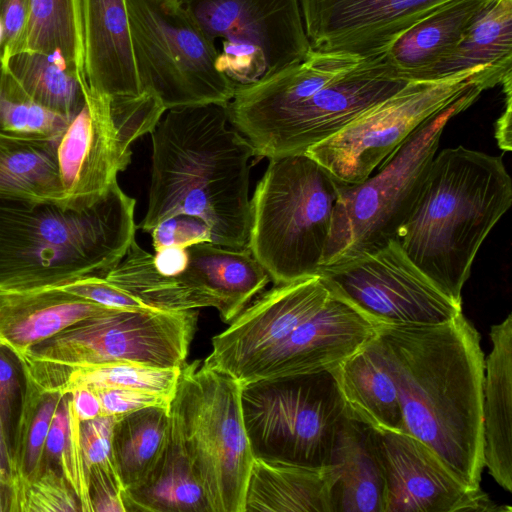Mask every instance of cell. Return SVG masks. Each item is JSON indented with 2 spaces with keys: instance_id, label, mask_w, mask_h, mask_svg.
<instances>
[{
  "instance_id": "obj_19",
  "label": "cell",
  "mask_w": 512,
  "mask_h": 512,
  "mask_svg": "<svg viewBox=\"0 0 512 512\" xmlns=\"http://www.w3.org/2000/svg\"><path fill=\"white\" fill-rule=\"evenodd\" d=\"M313 50L367 58L452 0H299Z\"/></svg>"
},
{
  "instance_id": "obj_2",
  "label": "cell",
  "mask_w": 512,
  "mask_h": 512,
  "mask_svg": "<svg viewBox=\"0 0 512 512\" xmlns=\"http://www.w3.org/2000/svg\"><path fill=\"white\" fill-rule=\"evenodd\" d=\"M164 114L150 132L151 181L139 227L150 233L162 221L187 215L207 226L212 243L247 248L251 145L229 126L226 106H184Z\"/></svg>"
},
{
  "instance_id": "obj_35",
  "label": "cell",
  "mask_w": 512,
  "mask_h": 512,
  "mask_svg": "<svg viewBox=\"0 0 512 512\" xmlns=\"http://www.w3.org/2000/svg\"><path fill=\"white\" fill-rule=\"evenodd\" d=\"M24 386L10 455L12 493L37 475L54 412L64 394L42 391L23 378Z\"/></svg>"
},
{
  "instance_id": "obj_20",
  "label": "cell",
  "mask_w": 512,
  "mask_h": 512,
  "mask_svg": "<svg viewBox=\"0 0 512 512\" xmlns=\"http://www.w3.org/2000/svg\"><path fill=\"white\" fill-rule=\"evenodd\" d=\"M375 334V323L330 292L319 311L254 361L237 381L330 371Z\"/></svg>"
},
{
  "instance_id": "obj_46",
  "label": "cell",
  "mask_w": 512,
  "mask_h": 512,
  "mask_svg": "<svg viewBox=\"0 0 512 512\" xmlns=\"http://www.w3.org/2000/svg\"><path fill=\"white\" fill-rule=\"evenodd\" d=\"M188 261L187 247L171 246L156 251L153 262L157 271L166 276L181 272Z\"/></svg>"
},
{
  "instance_id": "obj_42",
  "label": "cell",
  "mask_w": 512,
  "mask_h": 512,
  "mask_svg": "<svg viewBox=\"0 0 512 512\" xmlns=\"http://www.w3.org/2000/svg\"><path fill=\"white\" fill-rule=\"evenodd\" d=\"M70 393L60 400L47 434L42 464L58 469L64 476L68 466L71 444V425L69 417Z\"/></svg>"
},
{
  "instance_id": "obj_36",
  "label": "cell",
  "mask_w": 512,
  "mask_h": 512,
  "mask_svg": "<svg viewBox=\"0 0 512 512\" xmlns=\"http://www.w3.org/2000/svg\"><path fill=\"white\" fill-rule=\"evenodd\" d=\"M70 121L32 100L0 62V134L60 139Z\"/></svg>"
},
{
  "instance_id": "obj_43",
  "label": "cell",
  "mask_w": 512,
  "mask_h": 512,
  "mask_svg": "<svg viewBox=\"0 0 512 512\" xmlns=\"http://www.w3.org/2000/svg\"><path fill=\"white\" fill-rule=\"evenodd\" d=\"M88 485L92 512H126L124 486L116 470L91 468Z\"/></svg>"
},
{
  "instance_id": "obj_26",
  "label": "cell",
  "mask_w": 512,
  "mask_h": 512,
  "mask_svg": "<svg viewBox=\"0 0 512 512\" xmlns=\"http://www.w3.org/2000/svg\"><path fill=\"white\" fill-rule=\"evenodd\" d=\"M493 0H452L403 33L385 51L398 75L421 81L432 66L445 58L465 31Z\"/></svg>"
},
{
  "instance_id": "obj_8",
  "label": "cell",
  "mask_w": 512,
  "mask_h": 512,
  "mask_svg": "<svg viewBox=\"0 0 512 512\" xmlns=\"http://www.w3.org/2000/svg\"><path fill=\"white\" fill-rule=\"evenodd\" d=\"M210 512H244L253 462L241 409V383L185 362L170 402Z\"/></svg>"
},
{
  "instance_id": "obj_13",
  "label": "cell",
  "mask_w": 512,
  "mask_h": 512,
  "mask_svg": "<svg viewBox=\"0 0 512 512\" xmlns=\"http://www.w3.org/2000/svg\"><path fill=\"white\" fill-rule=\"evenodd\" d=\"M215 42L217 67L236 86L305 60L313 50L299 0H179Z\"/></svg>"
},
{
  "instance_id": "obj_16",
  "label": "cell",
  "mask_w": 512,
  "mask_h": 512,
  "mask_svg": "<svg viewBox=\"0 0 512 512\" xmlns=\"http://www.w3.org/2000/svg\"><path fill=\"white\" fill-rule=\"evenodd\" d=\"M85 102L58 142L57 155L63 197L59 205L90 207L117 182L131 162L132 144L139 137L113 112L111 97L87 85Z\"/></svg>"
},
{
  "instance_id": "obj_44",
  "label": "cell",
  "mask_w": 512,
  "mask_h": 512,
  "mask_svg": "<svg viewBox=\"0 0 512 512\" xmlns=\"http://www.w3.org/2000/svg\"><path fill=\"white\" fill-rule=\"evenodd\" d=\"M28 14L29 0H0V22L3 27L0 62L21 51Z\"/></svg>"
},
{
  "instance_id": "obj_22",
  "label": "cell",
  "mask_w": 512,
  "mask_h": 512,
  "mask_svg": "<svg viewBox=\"0 0 512 512\" xmlns=\"http://www.w3.org/2000/svg\"><path fill=\"white\" fill-rule=\"evenodd\" d=\"M325 472L331 512H384L385 480L374 429L347 418Z\"/></svg>"
},
{
  "instance_id": "obj_21",
  "label": "cell",
  "mask_w": 512,
  "mask_h": 512,
  "mask_svg": "<svg viewBox=\"0 0 512 512\" xmlns=\"http://www.w3.org/2000/svg\"><path fill=\"white\" fill-rule=\"evenodd\" d=\"M82 5L89 87L110 97L142 94L126 0H82Z\"/></svg>"
},
{
  "instance_id": "obj_38",
  "label": "cell",
  "mask_w": 512,
  "mask_h": 512,
  "mask_svg": "<svg viewBox=\"0 0 512 512\" xmlns=\"http://www.w3.org/2000/svg\"><path fill=\"white\" fill-rule=\"evenodd\" d=\"M116 418L113 415H100L91 420L80 421V443L87 474L94 467L116 470L112 452Z\"/></svg>"
},
{
  "instance_id": "obj_14",
  "label": "cell",
  "mask_w": 512,
  "mask_h": 512,
  "mask_svg": "<svg viewBox=\"0 0 512 512\" xmlns=\"http://www.w3.org/2000/svg\"><path fill=\"white\" fill-rule=\"evenodd\" d=\"M477 70L437 81H411L367 110L306 154L347 184L368 178L424 122L437 115L471 86L489 84Z\"/></svg>"
},
{
  "instance_id": "obj_47",
  "label": "cell",
  "mask_w": 512,
  "mask_h": 512,
  "mask_svg": "<svg viewBox=\"0 0 512 512\" xmlns=\"http://www.w3.org/2000/svg\"><path fill=\"white\" fill-rule=\"evenodd\" d=\"M70 395L73 409L80 421L102 415L101 403L94 390L81 387L73 390Z\"/></svg>"
},
{
  "instance_id": "obj_50",
  "label": "cell",
  "mask_w": 512,
  "mask_h": 512,
  "mask_svg": "<svg viewBox=\"0 0 512 512\" xmlns=\"http://www.w3.org/2000/svg\"><path fill=\"white\" fill-rule=\"evenodd\" d=\"M9 511V491L0 483V512Z\"/></svg>"
},
{
  "instance_id": "obj_18",
  "label": "cell",
  "mask_w": 512,
  "mask_h": 512,
  "mask_svg": "<svg viewBox=\"0 0 512 512\" xmlns=\"http://www.w3.org/2000/svg\"><path fill=\"white\" fill-rule=\"evenodd\" d=\"M329 296L320 276L274 285L213 337L203 364L238 380L254 361L319 311Z\"/></svg>"
},
{
  "instance_id": "obj_45",
  "label": "cell",
  "mask_w": 512,
  "mask_h": 512,
  "mask_svg": "<svg viewBox=\"0 0 512 512\" xmlns=\"http://www.w3.org/2000/svg\"><path fill=\"white\" fill-rule=\"evenodd\" d=\"M94 391L100 400L102 415L118 417L147 406H170L171 402L163 396L135 390L107 388Z\"/></svg>"
},
{
  "instance_id": "obj_30",
  "label": "cell",
  "mask_w": 512,
  "mask_h": 512,
  "mask_svg": "<svg viewBox=\"0 0 512 512\" xmlns=\"http://www.w3.org/2000/svg\"><path fill=\"white\" fill-rule=\"evenodd\" d=\"M331 512L325 470L253 459L244 512Z\"/></svg>"
},
{
  "instance_id": "obj_51",
  "label": "cell",
  "mask_w": 512,
  "mask_h": 512,
  "mask_svg": "<svg viewBox=\"0 0 512 512\" xmlns=\"http://www.w3.org/2000/svg\"><path fill=\"white\" fill-rule=\"evenodd\" d=\"M2 40H3V27H2V24L0 22V46L2 44Z\"/></svg>"
},
{
  "instance_id": "obj_1",
  "label": "cell",
  "mask_w": 512,
  "mask_h": 512,
  "mask_svg": "<svg viewBox=\"0 0 512 512\" xmlns=\"http://www.w3.org/2000/svg\"><path fill=\"white\" fill-rule=\"evenodd\" d=\"M400 398L406 433L427 445L470 489L483 463L484 354L460 313L425 325H376Z\"/></svg>"
},
{
  "instance_id": "obj_34",
  "label": "cell",
  "mask_w": 512,
  "mask_h": 512,
  "mask_svg": "<svg viewBox=\"0 0 512 512\" xmlns=\"http://www.w3.org/2000/svg\"><path fill=\"white\" fill-rule=\"evenodd\" d=\"M180 373L181 367L157 368L130 362H113L75 367L39 384H32L42 391L60 394L71 393L81 387L92 390L110 388L141 391L172 400Z\"/></svg>"
},
{
  "instance_id": "obj_12",
  "label": "cell",
  "mask_w": 512,
  "mask_h": 512,
  "mask_svg": "<svg viewBox=\"0 0 512 512\" xmlns=\"http://www.w3.org/2000/svg\"><path fill=\"white\" fill-rule=\"evenodd\" d=\"M185 268L174 276L157 271L153 254L134 240L104 278L148 307L165 311L215 308L230 323L269 283L248 248L235 250L198 242L187 246Z\"/></svg>"
},
{
  "instance_id": "obj_49",
  "label": "cell",
  "mask_w": 512,
  "mask_h": 512,
  "mask_svg": "<svg viewBox=\"0 0 512 512\" xmlns=\"http://www.w3.org/2000/svg\"><path fill=\"white\" fill-rule=\"evenodd\" d=\"M0 483L10 489V451L0 416Z\"/></svg>"
},
{
  "instance_id": "obj_39",
  "label": "cell",
  "mask_w": 512,
  "mask_h": 512,
  "mask_svg": "<svg viewBox=\"0 0 512 512\" xmlns=\"http://www.w3.org/2000/svg\"><path fill=\"white\" fill-rule=\"evenodd\" d=\"M11 352L0 346V416L3 423L10 455L16 422L21 404L22 391L15 361Z\"/></svg>"
},
{
  "instance_id": "obj_29",
  "label": "cell",
  "mask_w": 512,
  "mask_h": 512,
  "mask_svg": "<svg viewBox=\"0 0 512 512\" xmlns=\"http://www.w3.org/2000/svg\"><path fill=\"white\" fill-rule=\"evenodd\" d=\"M58 142L0 134V199L59 204Z\"/></svg>"
},
{
  "instance_id": "obj_41",
  "label": "cell",
  "mask_w": 512,
  "mask_h": 512,
  "mask_svg": "<svg viewBox=\"0 0 512 512\" xmlns=\"http://www.w3.org/2000/svg\"><path fill=\"white\" fill-rule=\"evenodd\" d=\"M113 309L151 308L114 286L104 277L90 276L55 287Z\"/></svg>"
},
{
  "instance_id": "obj_9",
  "label": "cell",
  "mask_w": 512,
  "mask_h": 512,
  "mask_svg": "<svg viewBox=\"0 0 512 512\" xmlns=\"http://www.w3.org/2000/svg\"><path fill=\"white\" fill-rule=\"evenodd\" d=\"M195 310L109 309L14 355L25 380L39 384L81 366L130 362L179 368L196 332Z\"/></svg>"
},
{
  "instance_id": "obj_33",
  "label": "cell",
  "mask_w": 512,
  "mask_h": 512,
  "mask_svg": "<svg viewBox=\"0 0 512 512\" xmlns=\"http://www.w3.org/2000/svg\"><path fill=\"white\" fill-rule=\"evenodd\" d=\"M21 51L58 53L86 79L82 0H29Z\"/></svg>"
},
{
  "instance_id": "obj_10",
  "label": "cell",
  "mask_w": 512,
  "mask_h": 512,
  "mask_svg": "<svg viewBox=\"0 0 512 512\" xmlns=\"http://www.w3.org/2000/svg\"><path fill=\"white\" fill-rule=\"evenodd\" d=\"M241 409L253 457L326 470L348 418L329 371L241 384Z\"/></svg>"
},
{
  "instance_id": "obj_28",
  "label": "cell",
  "mask_w": 512,
  "mask_h": 512,
  "mask_svg": "<svg viewBox=\"0 0 512 512\" xmlns=\"http://www.w3.org/2000/svg\"><path fill=\"white\" fill-rule=\"evenodd\" d=\"M477 70H488L502 78L512 73V0H493L455 48L425 72L421 81Z\"/></svg>"
},
{
  "instance_id": "obj_17",
  "label": "cell",
  "mask_w": 512,
  "mask_h": 512,
  "mask_svg": "<svg viewBox=\"0 0 512 512\" xmlns=\"http://www.w3.org/2000/svg\"><path fill=\"white\" fill-rule=\"evenodd\" d=\"M385 480L384 512L505 511L467 487L427 445L405 432L374 430Z\"/></svg>"
},
{
  "instance_id": "obj_32",
  "label": "cell",
  "mask_w": 512,
  "mask_h": 512,
  "mask_svg": "<svg viewBox=\"0 0 512 512\" xmlns=\"http://www.w3.org/2000/svg\"><path fill=\"white\" fill-rule=\"evenodd\" d=\"M170 406H147L116 418L112 452L124 489L142 481L162 454L170 431Z\"/></svg>"
},
{
  "instance_id": "obj_5",
  "label": "cell",
  "mask_w": 512,
  "mask_h": 512,
  "mask_svg": "<svg viewBox=\"0 0 512 512\" xmlns=\"http://www.w3.org/2000/svg\"><path fill=\"white\" fill-rule=\"evenodd\" d=\"M409 82L383 53L363 58L302 97L273 94L254 83L237 85L226 109L230 124L248 141L254 156L274 159L306 153Z\"/></svg>"
},
{
  "instance_id": "obj_15",
  "label": "cell",
  "mask_w": 512,
  "mask_h": 512,
  "mask_svg": "<svg viewBox=\"0 0 512 512\" xmlns=\"http://www.w3.org/2000/svg\"><path fill=\"white\" fill-rule=\"evenodd\" d=\"M331 293L376 325L453 320L461 305L443 294L406 256L398 239L370 253L320 269Z\"/></svg>"
},
{
  "instance_id": "obj_40",
  "label": "cell",
  "mask_w": 512,
  "mask_h": 512,
  "mask_svg": "<svg viewBox=\"0 0 512 512\" xmlns=\"http://www.w3.org/2000/svg\"><path fill=\"white\" fill-rule=\"evenodd\" d=\"M154 252L166 247H187L198 242H211L207 226L197 218L178 215L162 221L151 232Z\"/></svg>"
},
{
  "instance_id": "obj_31",
  "label": "cell",
  "mask_w": 512,
  "mask_h": 512,
  "mask_svg": "<svg viewBox=\"0 0 512 512\" xmlns=\"http://www.w3.org/2000/svg\"><path fill=\"white\" fill-rule=\"evenodd\" d=\"M1 65L32 100L52 112L72 119L85 102L87 80L58 53L21 51Z\"/></svg>"
},
{
  "instance_id": "obj_37",
  "label": "cell",
  "mask_w": 512,
  "mask_h": 512,
  "mask_svg": "<svg viewBox=\"0 0 512 512\" xmlns=\"http://www.w3.org/2000/svg\"><path fill=\"white\" fill-rule=\"evenodd\" d=\"M10 512H78L79 500L62 473L42 464L35 477L10 495Z\"/></svg>"
},
{
  "instance_id": "obj_11",
  "label": "cell",
  "mask_w": 512,
  "mask_h": 512,
  "mask_svg": "<svg viewBox=\"0 0 512 512\" xmlns=\"http://www.w3.org/2000/svg\"><path fill=\"white\" fill-rule=\"evenodd\" d=\"M142 93L166 110L227 106L236 85L217 67L219 51L179 0H126Z\"/></svg>"
},
{
  "instance_id": "obj_7",
  "label": "cell",
  "mask_w": 512,
  "mask_h": 512,
  "mask_svg": "<svg viewBox=\"0 0 512 512\" xmlns=\"http://www.w3.org/2000/svg\"><path fill=\"white\" fill-rule=\"evenodd\" d=\"M484 91L471 86L457 100L419 126L379 166L356 184L341 182L333 208L321 268L370 253L398 239L419 195L448 122Z\"/></svg>"
},
{
  "instance_id": "obj_48",
  "label": "cell",
  "mask_w": 512,
  "mask_h": 512,
  "mask_svg": "<svg viewBox=\"0 0 512 512\" xmlns=\"http://www.w3.org/2000/svg\"><path fill=\"white\" fill-rule=\"evenodd\" d=\"M511 80V75H508L501 83L506 95V108L495 126V137L504 151L511 150Z\"/></svg>"
},
{
  "instance_id": "obj_6",
  "label": "cell",
  "mask_w": 512,
  "mask_h": 512,
  "mask_svg": "<svg viewBox=\"0 0 512 512\" xmlns=\"http://www.w3.org/2000/svg\"><path fill=\"white\" fill-rule=\"evenodd\" d=\"M340 184L306 153L269 159L250 199L247 248L275 285L319 276Z\"/></svg>"
},
{
  "instance_id": "obj_4",
  "label": "cell",
  "mask_w": 512,
  "mask_h": 512,
  "mask_svg": "<svg viewBox=\"0 0 512 512\" xmlns=\"http://www.w3.org/2000/svg\"><path fill=\"white\" fill-rule=\"evenodd\" d=\"M135 199L115 182L94 205L0 199V290L104 277L135 240Z\"/></svg>"
},
{
  "instance_id": "obj_23",
  "label": "cell",
  "mask_w": 512,
  "mask_h": 512,
  "mask_svg": "<svg viewBox=\"0 0 512 512\" xmlns=\"http://www.w3.org/2000/svg\"><path fill=\"white\" fill-rule=\"evenodd\" d=\"M109 309L55 287L0 290V346L17 355Z\"/></svg>"
},
{
  "instance_id": "obj_25",
  "label": "cell",
  "mask_w": 512,
  "mask_h": 512,
  "mask_svg": "<svg viewBox=\"0 0 512 512\" xmlns=\"http://www.w3.org/2000/svg\"><path fill=\"white\" fill-rule=\"evenodd\" d=\"M329 372L348 418L376 431L406 433L397 387L376 334Z\"/></svg>"
},
{
  "instance_id": "obj_3",
  "label": "cell",
  "mask_w": 512,
  "mask_h": 512,
  "mask_svg": "<svg viewBox=\"0 0 512 512\" xmlns=\"http://www.w3.org/2000/svg\"><path fill=\"white\" fill-rule=\"evenodd\" d=\"M511 204L502 156L446 148L434 156L398 240L411 262L461 305L475 256Z\"/></svg>"
},
{
  "instance_id": "obj_24",
  "label": "cell",
  "mask_w": 512,
  "mask_h": 512,
  "mask_svg": "<svg viewBox=\"0 0 512 512\" xmlns=\"http://www.w3.org/2000/svg\"><path fill=\"white\" fill-rule=\"evenodd\" d=\"M492 349L484 359L483 463L493 479L512 492V315L490 330Z\"/></svg>"
},
{
  "instance_id": "obj_27",
  "label": "cell",
  "mask_w": 512,
  "mask_h": 512,
  "mask_svg": "<svg viewBox=\"0 0 512 512\" xmlns=\"http://www.w3.org/2000/svg\"><path fill=\"white\" fill-rule=\"evenodd\" d=\"M170 417L168 440L159 459L142 481L124 489L126 512H210L178 423L171 413Z\"/></svg>"
}]
</instances>
